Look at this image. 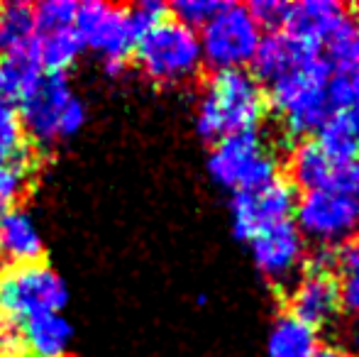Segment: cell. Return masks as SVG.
Returning <instances> with one entry per match:
<instances>
[{"mask_svg": "<svg viewBox=\"0 0 359 357\" xmlns=\"http://www.w3.org/2000/svg\"><path fill=\"white\" fill-rule=\"evenodd\" d=\"M266 95L257 76L242 72H217L203 88L196 108V130L203 140L257 130L264 118Z\"/></svg>", "mask_w": 359, "mask_h": 357, "instance_id": "1", "label": "cell"}, {"mask_svg": "<svg viewBox=\"0 0 359 357\" xmlns=\"http://www.w3.org/2000/svg\"><path fill=\"white\" fill-rule=\"evenodd\" d=\"M330 67L313 54L296 69L269 83V103L293 137L318 133L330 118Z\"/></svg>", "mask_w": 359, "mask_h": 357, "instance_id": "2", "label": "cell"}, {"mask_svg": "<svg viewBox=\"0 0 359 357\" xmlns=\"http://www.w3.org/2000/svg\"><path fill=\"white\" fill-rule=\"evenodd\" d=\"M18 115L22 133L39 147H52L79 135L88 118L83 100L59 74L42 76L32 93L20 103Z\"/></svg>", "mask_w": 359, "mask_h": 357, "instance_id": "3", "label": "cell"}, {"mask_svg": "<svg viewBox=\"0 0 359 357\" xmlns=\"http://www.w3.org/2000/svg\"><path fill=\"white\" fill-rule=\"evenodd\" d=\"M135 54L144 79L159 86H179L191 81L203 67L198 34L174 18H164L140 34Z\"/></svg>", "mask_w": 359, "mask_h": 357, "instance_id": "4", "label": "cell"}, {"mask_svg": "<svg viewBox=\"0 0 359 357\" xmlns=\"http://www.w3.org/2000/svg\"><path fill=\"white\" fill-rule=\"evenodd\" d=\"M69 301L67 281L42 262L0 271V316L8 325H22L37 316L62 314Z\"/></svg>", "mask_w": 359, "mask_h": 357, "instance_id": "5", "label": "cell"}, {"mask_svg": "<svg viewBox=\"0 0 359 357\" xmlns=\"http://www.w3.org/2000/svg\"><path fill=\"white\" fill-rule=\"evenodd\" d=\"M276 154L257 130L217 140L208 157V174L222 189L245 191L279 177Z\"/></svg>", "mask_w": 359, "mask_h": 357, "instance_id": "6", "label": "cell"}, {"mask_svg": "<svg viewBox=\"0 0 359 357\" xmlns=\"http://www.w3.org/2000/svg\"><path fill=\"white\" fill-rule=\"evenodd\" d=\"M203 64L215 72H242L255 62L262 42V27L252 18L250 8L222 3L198 34Z\"/></svg>", "mask_w": 359, "mask_h": 357, "instance_id": "7", "label": "cell"}, {"mask_svg": "<svg viewBox=\"0 0 359 357\" xmlns=\"http://www.w3.org/2000/svg\"><path fill=\"white\" fill-rule=\"evenodd\" d=\"M74 27L83 42V49L88 47L100 54L110 74L123 72L125 62L135 52V44L140 39L128 8L100 3V0L76 5Z\"/></svg>", "mask_w": 359, "mask_h": 357, "instance_id": "8", "label": "cell"}, {"mask_svg": "<svg viewBox=\"0 0 359 357\" xmlns=\"http://www.w3.org/2000/svg\"><path fill=\"white\" fill-rule=\"evenodd\" d=\"M293 213L301 238L323 248L342 245L359 233V201L345 191H306Z\"/></svg>", "mask_w": 359, "mask_h": 357, "instance_id": "9", "label": "cell"}, {"mask_svg": "<svg viewBox=\"0 0 359 357\" xmlns=\"http://www.w3.org/2000/svg\"><path fill=\"white\" fill-rule=\"evenodd\" d=\"M230 210L235 235L240 240H252L255 235L291 220L296 210V194L288 181L276 177L255 189L237 191Z\"/></svg>", "mask_w": 359, "mask_h": 357, "instance_id": "10", "label": "cell"}, {"mask_svg": "<svg viewBox=\"0 0 359 357\" xmlns=\"http://www.w3.org/2000/svg\"><path fill=\"white\" fill-rule=\"evenodd\" d=\"M250 248L257 269L274 284H291L306 262V240L291 220L255 235Z\"/></svg>", "mask_w": 359, "mask_h": 357, "instance_id": "11", "label": "cell"}, {"mask_svg": "<svg viewBox=\"0 0 359 357\" xmlns=\"http://www.w3.org/2000/svg\"><path fill=\"white\" fill-rule=\"evenodd\" d=\"M291 316L311 328H320L337 318L340 314V291L337 281L325 267H316L298 274L291 289Z\"/></svg>", "mask_w": 359, "mask_h": 357, "instance_id": "12", "label": "cell"}, {"mask_svg": "<svg viewBox=\"0 0 359 357\" xmlns=\"http://www.w3.org/2000/svg\"><path fill=\"white\" fill-rule=\"evenodd\" d=\"M44 255V238L32 213L20 206L0 210V262L8 267H25L39 262Z\"/></svg>", "mask_w": 359, "mask_h": 357, "instance_id": "13", "label": "cell"}, {"mask_svg": "<svg viewBox=\"0 0 359 357\" xmlns=\"http://www.w3.org/2000/svg\"><path fill=\"white\" fill-rule=\"evenodd\" d=\"M345 15V5L335 0H301L286 8L284 32L320 52V47L330 39Z\"/></svg>", "mask_w": 359, "mask_h": 357, "instance_id": "14", "label": "cell"}, {"mask_svg": "<svg viewBox=\"0 0 359 357\" xmlns=\"http://www.w3.org/2000/svg\"><path fill=\"white\" fill-rule=\"evenodd\" d=\"M345 164L327 154L318 142H303L291 154V177L306 191H337Z\"/></svg>", "mask_w": 359, "mask_h": 357, "instance_id": "15", "label": "cell"}, {"mask_svg": "<svg viewBox=\"0 0 359 357\" xmlns=\"http://www.w3.org/2000/svg\"><path fill=\"white\" fill-rule=\"evenodd\" d=\"M22 353L29 357H69L74 325L62 314H47L20 325Z\"/></svg>", "mask_w": 359, "mask_h": 357, "instance_id": "16", "label": "cell"}, {"mask_svg": "<svg viewBox=\"0 0 359 357\" xmlns=\"http://www.w3.org/2000/svg\"><path fill=\"white\" fill-rule=\"evenodd\" d=\"M313 54H320L318 49L308 47V44L293 39L286 32H271L269 37H262L259 49L255 54V67H257V76L262 81L271 83L274 79L284 76L286 72L296 69L298 64H303L306 59H311ZM257 79V81H259Z\"/></svg>", "mask_w": 359, "mask_h": 357, "instance_id": "17", "label": "cell"}, {"mask_svg": "<svg viewBox=\"0 0 359 357\" xmlns=\"http://www.w3.org/2000/svg\"><path fill=\"white\" fill-rule=\"evenodd\" d=\"M81 52H83V42H81L74 25H69V27L37 29L34 54H37L42 72L47 69L49 74H59L62 76L67 69H72L79 62Z\"/></svg>", "mask_w": 359, "mask_h": 357, "instance_id": "18", "label": "cell"}, {"mask_svg": "<svg viewBox=\"0 0 359 357\" xmlns=\"http://www.w3.org/2000/svg\"><path fill=\"white\" fill-rule=\"evenodd\" d=\"M44 72L34 52L0 57V100L3 103H22L32 88L42 81Z\"/></svg>", "mask_w": 359, "mask_h": 357, "instance_id": "19", "label": "cell"}, {"mask_svg": "<svg viewBox=\"0 0 359 357\" xmlns=\"http://www.w3.org/2000/svg\"><path fill=\"white\" fill-rule=\"evenodd\" d=\"M37 25L34 8L25 3H8L0 8V57L34 52Z\"/></svg>", "mask_w": 359, "mask_h": 357, "instance_id": "20", "label": "cell"}, {"mask_svg": "<svg viewBox=\"0 0 359 357\" xmlns=\"http://www.w3.org/2000/svg\"><path fill=\"white\" fill-rule=\"evenodd\" d=\"M269 357H313L318 353V333L316 328L301 323L291 314L274 321L266 340Z\"/></svg>", "mask_w": 359, "mask_h": 357, "instance_id": "21", "label": "cell"}, {"mask_svg": "<svg viewBox=\"0 0 359 357\" xmlns=\"http://www.w3.org/2000/svg\"><path fill=\"white\" fill-rule=\"evenodd\" d=\"M330 118H335L359 147V69L330 81Z\"/></svg>", "mask_w": 359, "mask_h": 357, "instance_id": "22", "label": "cell"}, {"mask_svg": "<svg viewBox=\"0 0 359 357\" xmlns=\"http://www.w3.org/2000/svg\"><path fill=\"white\" fill-rule=\"evenodd\" d=\"M323 49L327 54V67L340 69V74L359 69V10H347Z\"/></svg>", "mask_w": 359, "mask_h": 357, "instance_id": "23", "label": "cell"}, {"mask_svg": "<svg viewBox=\"0 0 359 357\" xmlns=\"http://www.w3.org/2000/svg\"><path fill=\"white\" fill-rule=\"evenodd\" d=\"M340 309L359 321V245H347L335 257Z\"/></svg>", "mask_w": 359, "mask_h": 357, "instance_id": "24", "label": "cell"}, {"mask_svg": "<svg viewBox=\"0 0 359 357\" xmlns=\"http://www.w3.org/2000/svg\"><path fill=\"white\" fill-rule=\"evenodd\" d=\"M32 174L34 167L27 152L10 159H0V210L18 206V201L22 198L29 181H32Z\"/></svg>", "mask_w": 359, "mask_h": 357, "instance_id": "25", "label": "cell"}, {"mask_svg": "<svg viewBox=\"0 0 359 357\" xmlns=\"http://www.w3.org/2000/svg\"><path fill=\"white\" fill-rule=\"evenodd\" d=\"M25 152V133L15 105L0 100V159L18 157Z\"/></svg>", "mask_w": 359, "mask_h": 357, "instance_id": "26", "label": "cell"}, {"mask_svg": "<svg viewBox=\"0 0 359 357\" xmlns=\"http://www.w3.org/2000/svg\"><path fill=\"white\" fill-rule=\"evenodd\" d=\"M220 5L222 3H213V0H179L171 5L169 13L174 15L176 22L196 32V27L203 29L208 25V20L220 10Z\"/></svg>", "mask_w": 359, "mask_h": 357, "instance_id": "27", "label": "cell"}, {"mask_svg": "<svg viewBox=\"0 0 359 357\" xmlns=\"http://www.w3.org/2000/svg\"><path fill=\"white\" fill-rule=\"evenodd\" d=\"M76 22V3L72 0H44L34 8V25L37 29L69 27Z\"/></svg>", "mask_w": 359, "mask_h": 357, "instance_id": "28", "label": "cell"}, {"mask_svg": "<svg viewBox=\"0 0 359 357\" xmlns=\"http://www.w3.org/2000/svg\"><path fill=\"white\" fill-rule=\"evenodd\" d=\"M128 13L135 29H137V34H144L147 29L154 27L156 22H161L169 15V8L164 3H156V0H142V3L128 8Z\"/></svg>", "mask_w": 359, "mask_h": 357, "instance_id": "29", "label": "cell"}, {"mask_svg": "<svg viewBox=\"0 0 359 357\" xmlns=\"http://www.w3.org/2000/svg\"><path fill=\"white\" fill-rule=\"evenodd\" d=\"M286 8L288 5L279 3V0H259V3L250 5V13L259 27H284Z\"/></svg>", "mask_w": 359, "mask_h": 357, "instance_id": "30", "label": "cell"}, {"mask_svg": "<svg viewBox=\"0 0 359 357\" xmlns=\"http://www.w3.org/2000/svg\"><path fill=\"white\" fill-rule=\"evenodd\" d=\"M337 191H345V194L355 196L359 201V159H350V162L345 164Z\"/></svg>", "mask_w": 359, "mask_h": 357, "instance_id": "31", "label": "cell"}, {"mask_svg": "<svg viewBox=\"0 0 359 357\" xmlns=\"http://www.w3.org/2000/svg\"><path fill=\"white\" fill-rule=\"evenodd\" d=\"M313 357H355V355L345 348H335V345H330V348H318V353Z\"/></svg>", "mask_w": 359, "mask_h": 357, "instance_id": "32", "label": "cell"}]
</instances>
